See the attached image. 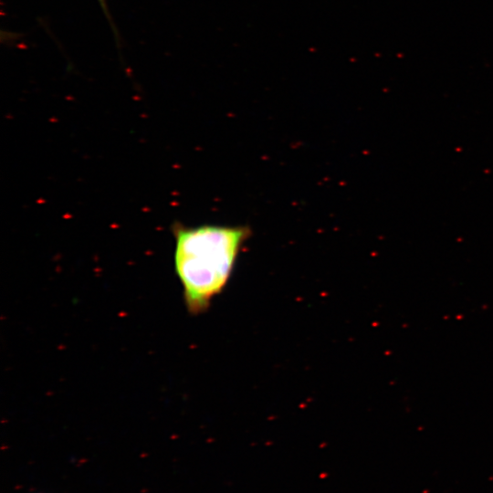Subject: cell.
<instances>
[{
  "label": "cell",
  "mask_w": 493,
  "mask_h": 493,
  "mask_svg": "<svg viewBox=\"0 0 493 493\" xmlns=\"http://www.w3.org/2000/svg\"><path fill=\"white\" fill-rule=\"evenodd\" d=\"M174 266L192 314L204 312L225 288L240 249L250 235L241 226L174 228Z\"/></svg>",
  "instance_id": "obj_1"
},
{
  "label": "cell",
  "mask_w": 493,
  "mask_h": 493,
  "mask_svg": "<svg viewBox=\"0 0 493 493\" xmlns=\"http://www.w3.org/2000/svg\"><path fill=\"white\" fill-rule=\"evenodd\" d=\"M98 3L100 4L103 13H104V16H106V18L108 19V21H110V24L111 26V28H112V31L114 33L115 36H117V32H116V29L114 27V25L113 23L111 22V18H110V16L109 14V10H108V5H107V2L106 0H97Z\"/></svg>",
  "instance_id": "obj_2"
}]
</instances>
